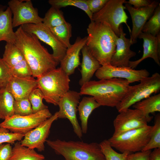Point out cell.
<instances>
[{
  "instance_id": "cell-26",
  "label": "cell",
  "mask_w": 160,
  "mask_h": 160,
  "mask_svg": "<svg viewBox=\"0 0 160 160\" xmlns=\"http://www.w3.org/2000/svg\"><path fill=\"white\" fill-rule=\"evenodd\" d=\"M15 100L6 87L0 89V119L4 120L14 114Z\"/></svg>"
},
{
  "instance_id": "cell-41",
  "label": "cell",
  "mask_w": 160,
  "mask_h": 160,
  "mask_svg": "<svg viewBox=\"0 0 160 160\" xmlns=\"http://www.w3.org/2000/svg\"><path fill=\"white\" fill-rule=\"evenodd\" d=\"M152 1L149 0H129L125 3L133 5L136 8H140L150 5Z\"/></svg>"
},
{
  "instance_id": "cell-13",
  "label": "cell",
  "mask_w": 160,
  "mask_h": 160,
  "mask_svg": "<svg viewBox=\"0 0 160 160\" xmlns=\"http://www.w3.org/2000/svg\"><path fill=\"white\" fill-rule=\"evenodd\" d=\"M26 32L34 34L38 39L52 49L53 57L59 64L65 56L67 48L56 38L49 28L42 23L28 24L21 26Z\"/></svg>"
},
{
  "instance_id": "cell-38",
  "label": "cell",
  "mask_w": 160,
  "mask_h": 160,
  "mask_svg": "<svg viewBox=\"0 0 160 160\" xmlns=\"http://www.w3.org/2000/svg\"><path fill=\"white\" fill-rule=\"evenodd\" d=\"M109 0H87L89 9L93 14L97 13L104 7Z\"/></svg>"
},
{
  "instance_id": "cell-35",
  "label": "cell",
  "mask_w": 160,
  "mask_h": 160,
  "mask_svg": "<svg viewBox=\"0 0 160 160\" xmlns=\"http://www.w3.org/2000/svg\"><path fill=\"white\" fill-rule=\"evenodd\" d=\"M24 135L20 133L10 132L9 129L0 127V144L4 143L14 144L16 141H20Z\"/></svg>"
},
{
  "instance_id": "cell-42",
  "label": "cell",
  "mask_w": 160,
  "mask_h": 160,
  "mask_svg": "<svg viewBox=\"0 0 160 160\" xmlns=\"http://www.w3.org/2000/svg\"><path fill=\"white\" fill-rule=\"evenodd\" d=\"M149 160H160V148H156L151 152Z\"/></svg>"
},
{
  "instance_id": "cell-40",
  "label": "cell",
  "mask_w": 160,
  "mask_h": 160,
  "mask_svg": "<svg viewBox=\"0 0 160 160\" xmlns=\"http://www.w3.org/2000/svg\"><path fill=\"white\" fill-rule=\"evenodd\" d=\"M151 150L140 151L131 154L127 156V160H149Z\"/></svg>"
},
{
  "instance_id": "cell-43",
  "label": "cell",
  "mask_w": 160,
  "mask_h": 160,
  "mask_svg": "<svg viewBox=\"0 0 160 160\" xmlns=\"http://www.w3.org/2000/svg\"><path fill=\"white\" fill-rule=\"evenodd\" d=\"M46 160L45 159H42V160Z\"/></svg>"
},
{
  "instance_id": "cell-4",
  "label": "cell",
  "mask_w": 160,
  "mask_h": 160,
  "mask_svg": "<svg viewBox=\"0 0 160 160\" xmlns=\"http://www.w3.org/2000/svg\"><path fill=\"white\" fill-rule=\"evenodd\" d=\"M47 145L65 160H105L99 144L81 141L47 140Z\"/></svg>"
},
{
  "instance_id": "cell-19",
  "label": "cell",
  "mask_w": 160,
  "mask_h": 160,
  "mask_svg": "<svg viewBox=\"0 0 160 160\" xmlns=\"http://www.w3.org/2000/svg\"><path fill=\"white\" fill-rule=\"evenodd\" d=\"M87 40V36L83 38L77 37L74 43L67 48L65 56L60 63V67L68 76L73 74L81 65L80 53Z\"/></svg>"
},
{
  "instance_id": "cell-17",
  "label": "cell",
  "mask_w": 160,
  "mask_h": 160,
  "mask_svg": "<svg viewBox=\"0 0 160 160\" xmlns=\"http://www.w3.org/2000/svg\"><path fill=\"white\" fill-rule=\"evenodd\" d=\"M120 34L117 39L116 47L110 62V65L115 66L129 67L130 59L136 55L130 49L132 44L130 39L126 37L123 26L119 27Z\"/></svg>"
},
{
  "instance_id": "cell-39",
  "label": "cell",
  "mask_w": 160,
  "mask_h": 160,
  "mask_svg": "<svg viewBox=\"0 0 160 160\" xmlns=\"http://www.w3.org/2000/svg\"><path fill=\"white\" fill-rule=\"evenodd\" d=\"M12 148L9 143L0 144V160H9L12 154Z\"/></svg>"
},
{
  "instance_id": "cell-27",
  "label": "cell",
  "mask_w": 160,
  "mask_h": 160,
  "mask_svg": "<svg viewBox=\"0 0 160 160\" xmlns=\"http://www.w3.org/2000/svg\"><path fill=\"white\" fill-rule=\"evenodd\" d=\"M132 107L141 111L147 117L150 118L149 114L160 111V94L150 96L134 104Z\"/></svg>"
},
{
  "instance_id": "cell-18",
  "label": "cell",
  "mask_w": 160,
  "mask_h": 160,
  "mask_svg": "<svg viewBox=\"0 0 160 160\" xmlns=\"http://www.w3.org/2000/svg\"><path fill=\"white\" fill-rule=\"evenodd\" d=\"M138 38L143 40V53L142 57L135 61L129 62V67L133 69L141 62L148 57L152 58L160 66V34L154 36L150 34L142 32Z\"/></svg>"
},
{
  "instance_id": "cell-22",
  "label": "cell",
  "mask_w": 160,
  "mask_h": 160,
  "mask_svg": "<svg viewBox=\"0 0 160 160\" xmlns=\"http://www.w3.org/2000/svg\"><path fill=\"white\" fill-rule=\"evenodd\" d=\"M12 13L8 7L0 4V42L14 44L15 32L13 30Z\"/></svg>"
},
{
  "instance_id": "cell-15",
  "label": "cell",
  "mask_w": 160,
  "mask_h": 160,
  "mask_svg": "<svg viewBox=\"0 0 160 160\" xmlns=\"http://www.w3.org/2000/svg\"><path fill=\"white\" fill-rule=\"evenodd\" d=\"M58 119L57 112L35 128L25 134L20 141L22 145L39 152L45 149L44 143L49 136L53 123Z\"/></svg>"
},
{
  "instance_id": "cell-21",
  "label": "cell",
  "mask_w": 160,
  "mask_h": 160,
  "mask_svg": "<svg viewBox=\"0 0 160 160\" xmlns=\"http://www.w3.org/2000/svg\"><path fill=\"white\" fill-rule=\"evenodd\" d=\"M81 51L82 55L81 64V78L79 83L81 87L91 80L94 74L101 65L91 54L86 45L83 47Z\"/></svg>"
},
{
  "instance_id": "cell-28",
  "label": "cell",
  "mask_w": 160,
  "mask_h": 160,
  "mask_svg": "<svg viewBox=\"0 0 160 160\" xmlns=\"http://www.w3.org/2000/svg\"><path fill=\"white\" fill-rule=\"evenodd\" d=\"M42 19V23L50 28L60 25L66 22L62 11L52 7L48 9Z\"/></svg>"
},
{
  "instance_id": "cell-8",
  "label": "cell",
  "mask_w": 160,
  "mask_h": 160,
  "mask_svg": "<svg viewBox=\"0 0 160 160\" xmlns=\"http://www.w3.org/2000/svg\"><path fill=\"white\" fill-rule=\"evenodd\" d=\"M125 1V0H109L101 10L93 15L92 21L105 24L118 37L120 34L119 27L124 23L130 34L131 31L127 23L128 17L123 5Z\"/></svg>"
},
{
  "instance_id": "cell-37",
  "label": "cell",
  "mask_w": 160,
  "mask_h": 160,
  "mask_svg": "<svg viewBox=\"0 0 160 160\" xmlns=\"http://www.w3.org/2000/svg\"><path fill=\"white\" fill-rule=\"evenodd\" d=\"M12 76L8 67L0 57V89L6 87Z\"/></svg>"
},
{
  "instance_id": "cell-31",
  "label": "cell",
  "mask_w": 160,
  "mask_h": 160,
  "mask_svg": "<svg viewBox=\"0 0 160 160\" xmlns=\"http://www.w3.org/2000/svg\"><path fill=\"white\" fill-rule=\"evenodd\" d=\"M160 4L145 23L142 30V32L156 36L160 34Z\"/></svg>"
},
{
  "instance_id": "cell-2",
  "label": "cell",
  "mask_w": 160,
  "mask_h": 160,
  "mask_svg": "<svg viewBox=\"0 0 160 160\" xmlns=\"http://www.w3.org/2000/svg\"><path fill=\"white\" fill-rule=\"evenodd\" d=\"M86 45L101 66L110 64L118 37L106 24L91 21L87 28Z\"/></svg>"
},
{
  "instance_id": "cell-14",
  "label": "cell",
  "mask_w": 160,
  "mask_h": 160,
  "mask_svg": "<svg viewBox=\"0 0 160 160\" xmlns=\"http://www.w3.org/2000/svg\"><path fill=\"white\" fill-rule=\"evenodd\" d=\"M99 80L121 78L130 84L140 81L148 77L150 73L145 69L135 70L129 67L115 66L110 64L102 65L95 73Z\"/></svg>"
},
{
  "instance_id": "cell-24",
  "label": "cell",
  "mask_w": 160,
  "mask_h": 160,
  "mask_svg": "<svg viewBox=\"0 0 160 160\" xmlns=\"http://www.w3.org/2000/svg\"><path fill=\"white\" fill-rule=\"evenodd\" d=\"M2 59L10 72L25 60L21 50L12 43H6Z\"/></svg>"
},
{
  "instance_id": "cell-25",
  "label": "cell",
  "mask_w": 160,
  "mask_h": 160,
  "mask_svg": "<svg viewBox=\"0 0 160 160\" xmlns=\"http://www.w3.org/2000/svg\"><path fill=\"white\" fill-rule=\"evenodd\" d=\"M45 159L44 155L37 153L34 149L22 145L17 141L12 148L9 160H41Z\"/></svg>"
},
{
  "instance_id": "cell-36",
  "label": "cell",
  "mask_w": 160,
  "mask_h": 160,
  "mask_svg": "<svg viewBox=\"0 0 160 160\" xmlns=\"http://www.w3.org/2000/svg\"><path fill=\"white\" fill-rule=\"evenodd\" d=\"M14 112V115L20 116H25L33 113L31 105L28 98L15 100Z\"/></svg>"
},
{
  "instance_id": "cell-30",
  "label": "cell",
  "mask_w": 160,
  "mask_h": 160,
  "mask_svg": "<svg viewBox=\"0 0 160 160\" xmlns=\"http://www.w3.org/2000/svg\"><path fill=\"white\" fill-rule=\"evenodd\" d=\"M72 28L71 23L66 22L60 25L49 28L60 41L68 48L71 44L70 39L72 36Z\"/></svg>"
},
{
  "instance_id": "cell-5",
  "label": "cell",
  "mask_w": 160,
  "mask_h": 160,
  "mask_svg": "<svg viewBox=\"0 0 160 160\" xmlns=\"http://www.w3.org/2000/svg\"><path fill=\"white\" fill-rule=\"evenodd\" d=\"M38 88L48 103L57 105L60 99L69 90V76L60 68L52 70L37 78Z\"/></svg>"
},
{
  "instance_id": "cell-29",
  "label": "cell",
  "mask_w": 160,
  "mask_h": 160,
  "mask_svg": "<svg viewBox=\"0 0 160 160\" xmlns=\"http://www.w3.org/2000/svg\"><path fill=\"white\" fill-rule=\"evenodd\" d=\"M48 2L51 7L59 9L68 6L76 7L84 12L92 21L93 14L89 9L87 0H49Z\"/></svg>"
},
{
  "instance_id": "cell-7",
  "label": "cell",
  "mask_w": 160,
  "mask_h": 160,
  "mask_svg": "<svg viewBox=\"0 0 160 160\" xmlns=\"http://www.w3.org/2000/svg\"><path fill=\"white\" fill-rule=\"evenodd\" d=\"M140 82L137 85L130 86L123 98L116 107L119 113L160 90V75L157 72Z\"/></svg>"
},
{
  "instance_id": "cell-1",
  "label": "cell",
  "mask_w": 160,
  "mask_h": 160,
  "mask_svg": "<svg viewBox=\"0 0 160 160\" xmlns=\"http://www.w3.org/2000/svg\"><path fill=\"white\" fill-rule=\"evenodd\" d=\"M15 32L14 44L23 53L33 77L37 78L56 68L59 63L36 35L26 32L21 26Z\"/></svg>"
},
{
  "instance_id": "cell-23",
  "label": "cell",
  "mask_w": 160,
  "mask_h": 160,
  "mask_svg": "<svg viewBox=\"0 0 160 160\" xmlns=\"http://www.w3.org/2000/svg\"><path fill=\"white\" fill-rule=\"evenodd\" d=\"M100 106L92 96L84 97L79 104V119L81 121V128L84 134L87 133L88 130V121L93 111Z\"/></svg>"
},
{
  "instance_id": "cell-33",
  "label": "cell",
  "mask_w": 160,
  "mask_h": 160,
  "mask_svg": "<svg viewBox=\"0 0 160 160\" xmlns=\"http://www.w3.org/2000/svg\"><path fill=\"white\" fill-rule=\"evenodd\" d=\"M105 160H127V153H119L115 151L108 140H105L100 143Z\"/></svg>"
},
{
  "instance_id": "cell-10",
  "label": "cell",
  "mask_w": 160,
  "mask_h": 160,
  "mask_svg": "<svg viewBox=\"0 0 160 160\" xmlns=\"http://www.w3.org/2000/svg\"><path fill=\"white\" fill-rule=\"evenodd\" d=\"M8 7L13 15V28L28 24L42 23V18L39 16L38 10L33 7L31 0H10Z\"/></svg>"
},
{
  "instance_id": "cell-3",
  "label": "cell",
  "mask_w": 160,
  "mask_h": 160,
  "mask_svg": "<svg viewBox=\"0 0 160 160\" xmlns=\"http://www.w3.org/2000/svg\"><path fill=\"white\" fill-rule=\"evenodd\" d=\"M129 84L121 78L90 80L81 86L79 92L81 95L92 97L100 106L116 107L124 96Z\"/></svg>"
},
{
  "instance_id": "cell-34",
  "label": "cell",
  "mask_w": 160,
  "mask_h": 160,
  "mask_svg": "<svg viewBox=\"0 0 160 160\" xmlns=\"http://www.w3.org/2000/svg\"><path fill=\"white\" fill-rule=\"evenodd\" d=\"M28 99L31 105L33 113L48 108V106L43 102V100L44 99L43 94L38 87L32 91Z\"/></svg>"
},
{
  "instance_id": "cell-6",
  "label": "cell",
  "mask_w": 160,
  "mask_h": 160,
  "mask_svg": "<svg viewBox=\"0 0 160 160\" xmlns=\"http://www.w3.org/2000/svg\"><path fill=\"white\" fill-rule=\"evenodd\" d=\"M153 126L147 125L131 130L108 140L112 148L121 153L129 154L142 151L149 142Z\"/></svg>"
},
{
  "instance_id": "cell-9",
  "label": "cell",
  "mask_w": 160,
  "mask_h": 160,
  "mask_svg": "<svg viewBox=\"0 0 160 160\" xmlns=\"http://www.w3.org/2000/svg\"><path fill=\"white\" fill-rule=\"evenodd\" d=\"M52 115L48 108L25 116L14 115L6 118L0 123V127L6 128L12 132L25 135Z\"/></svg>"
},
{
  "instance_id": "cell-16",
  "label": "cell",
  "mask_w": 160,
  "mask_h": 160,
  "mask_svg": "<svg viewBox=\"0 0 160 160\" xmlns=\"http://www.w3.org/2000/svg\"><path fill=\"white\" fill-rule=\"evenodd\" d=\"M156 1H152L149 5L136 8L126 3L125 7L129 12L132 22V29L130 39L132 44L137 42V39L142 32L145 24L153 14L159 4Z\"/></svg>"
},
{
  "instance_id": "cell-11",
  "label": "cell",
  "mask_w": 160,
  "mask_h": 160,
  "mask_svg": "<svg viewBox=\"0 0 160 160\" xmlns=\"http://www.w3.org/2000/svg\"><path fill=\"white\" fill-rule=\"evenodd\" d=\"M136 109L128 108L119 113L113 121L114 131L113 136L124 132L145 127L152 119Z\"/></svg>"
},
{
  "instance_id": "cell-12",
  "label": "cell",
  "mask_w": 160,
  "mask_h": 160,
  "mask_svg": "<svg viewBox=\"0 0 160 160\" xmlns=\"http://www.w3.org/2000/svg\"><path fill=\"white\" fill-rule=\"evenodd\" d=\"M81 95L79 92L69 90L60 99L57 105L58 119H67L72 125L73 131L80 138L83 135L81 127L77 118L78 107Z\"/></svg>"
},
{
  "instance_id": "cell-32",
  "label": "cell",
  "mask_w": 160,
  "mask_h": 160,
  "mask_svg": "<svg viewBox=\"0 0 160 160\" xmlns=\"http://www.w3.org/2000/svg\"><path fill=\"white\" fill-rule=\"evenodd\" d=\"M160 148V115L157 114L155 116L154 125L152 127L150 139L142 151Z\"/></svg>"
},
{
  "instance_id": "cell-20",
  "label": "cell",
  "mask_w": 160,
  "mask_h": 160,
  "mask_svg": "<svg viewBox=\"0 0 160 160\" xmlns=\"http://www.w3.org/2000/svg\"><path fill=\"white\" fill-rule=\"evenodd\" d=\"M37 87L36 79L32 76L19 77L12 76L6 87L15 100L28 98L32 91Z\"/></svg>"
}]
</instances>
